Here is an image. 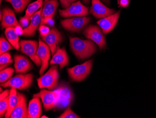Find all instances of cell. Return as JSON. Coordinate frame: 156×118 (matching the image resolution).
<instances>
[{
    "label": "cell",
    "mask_w": 156,
    "mask_h": 118,
    "mask_svg": "<svg viewBox=\"0 0 156 118\" xmlns=\"http://www.w3.org/2000/svg\"><path fill=\"white\" fill-rule=\"evenodd\" d=\"M70 47L76 57L80 59L89 58L97 51V47L90 40H83L79 38H69Z\"/></svg>",
    "instance_id": "6da1fadb"
},
{
    "label": "cell",
    "mask_w": 156,
    "mask_h": 118,
    "mask_svg": "<svg viewBox=\"0 0 156 118\" xmlns=\"http://www.w3.org/2000/svg\"><path fill=\"white\" fill-rule=\"evenodd\" d=\"M59 74L58 67L53 66L47 73L37 79L38 87L40 89L53 90L57 87L58 83Z\"/></svg>",
    "instance_id": "7a4b0ae2"
},
{
    "label": "cell",
    "mask_w": 156,
    "mask_h": 118,
    "mask_svg": "<svg viewBox=\"0 0 156 118\" xmlns=\"http://www.w3.org/2000/svg\"><path fill=\"white\" fill-rule=\"evenodd\" d=\"M33 80V75L31 74H20L2 83L1 86L4 88L10 87L20 90L26 89L31 86Z\"/></svg>",
    "instance_id": "3957f363"
},
{
    "label": "cell",
    "mask_w": 156,
    "mask_h": 118,
    "mask_svg": "<svg viewBox=\"0 0 156 118\" xmlns=\"http://www.w3.org/2000/svg\"><path fill=\"white\" fill-rule=\"evenodd\" d=\"M93 66V60L86 62L81 65H77L67 69L69 77L73 81L81 82L89 74Z\"/></svg>",
    "instance_id": "277c9868"
},
{
    "label": "cell",
    "mask_w": 156,
    "mask_h": 118,
    "mask_svg": "<svg viewBox=\"0 0 156 118\" xmlns=\"http://www.w3.org/2000/svg\"><path fill=\"white\" fill-rule=\"evenodd\" d=\"M39 43L37 40H21L20 41L21 51L30 58L37 67L42 65V62L37 54Z\"/></svg>",
    "instance_id": "5b68a950"
},
{
    "label": "cell",
    "mask_w": 156,
    "mask_h": 118,
    "mask_svg": "<svg viewBox=\"0 0 156 118\" xmlns=\"http://www.w3.org/2000/svg\"><path fill=\"white\" fill-rule=\"evenodd\" d=\"M101 31L98 26L91 25L87 26L83 31L84 36L97 44L100 50H102L106 45V38Z\"/></svg>",
    "instance_id": "8992f818"
},
{
    "label": "cell",
    "mask_w": 156,
    "mask_h": 118,
    "mask_svg": "<svg viewBox=\"0 0 156 118\" xmlns=\"http://www.w3.org/2000/svg\"><path fill=\"white\" fill-rule=\"evenodd\" d=\"M90 17H73L62 20L61 25L66 30L71 32H79L87 25L90 21Z\"/></svg>",
    "instance_id": "52a82bcc"
},
{
    "label": "cell",
    "mask_w": 156,
    "mask_h": 118,
    "mask_svg": "<svg viewBox=\"0 0 156 118\" xmlns=\"http://www.w3.org/2000/svg\"><path fill=\"white\" fill-rule=\"evenodd\" d=\"M88 13V8L84 6L79 1L72 3L66 9L59 10V15L63 17H83L87 16Z\"/></svg>",
    "instance_id": "ba28073f"
},
{
    "label": "cell",
    "mask_w": 156,
    "mask_h": 118,
    "mask_svg": "<svg viewBox=\"0 0 156 118\" xmlns=\"http://www.w3.org/2000/svg\"><path fill=\"white\" fill-rule=\"evenodd\" d=\"M33 97L41 98L45 111H48L56 106L58 95L56 91H49L44 89L41 90L39 93L35 94Z\"/></svg>",
    "instance_id": "9c48e42d"
},
{
    "label": "cell",
    "mask_w": 156,
    "mask_h": 118,
    "mask_svg": "<svg viewBox=\"0 0 156 118\" xmlns=\"http://www.w3.org/2000/svg\"><path fill=\"white\" fill-rule=\"evenodd\" d=\"M89 12L95 18L102 19L114 14L115 11L106 7L100 0H92V6Z\"/></svg>",
    "instance_id": "30bf717a"
},
{
    "label": "cell",
    "mask_w": 156,
    "mask_h": 118,
    "mask_svg": "<svg viewBox=\"0 0 156 118\" xmlns=\"http://www.w3.org/2000/svg\"><path fill=\"white\" fill-rule=\"evenodd\" d=\"M41 38L50 48L52 55L55 53L58 44L61 43L63 39L60 32L55 27H52L48 34L41 36Z\"/></svg>",
    "instance_id": "8fae6325"
},
{
    "label": "cell",
    "mask_w": 156,
    "mask_h": 118,
    "mask_svg": "<svg viewBox=\"0 0 156 118\" xmlns=\"http://www.w3.org/2000/svg\"><path fill=\"white\" fill-rule=\"evenodd\" d=\"M39 45L37 54L42 62V65L39 70V74L42 75L49 65V61L51 58V50L48 45L39 39Z\"/></svg>",
    "instance_id": "7c38bea8"
},
{
    "label": "cell",
    "mask_w": 156,
    "mask_h": 118,
    "mask_svg": "<svg viewBox=\"0 0 156 118\" xmlns=\"http://www.w3.org/2000/svg\"><path fill=\"white\" fill-rule=\"evenodd\" d=\"M18 102L16 107L10 115V118H28V109L27 107V101L25 95L17 92Z\"/></svg>",
    "instance_id": "4fadbf2b"
},
{
    "label": "cell",
    "mask_w": 156,
    "mask_h": 118,
    "mask_svg": "<svg viewBox=\"0 0 156 118\" xmlns=\"http://www.w3.org/2000/svg\"><path fill=\"white\" fill-rule=\"evenodd\" d=\"M58 6L57 0H44L41 13V22L40 25H45L49 18H52Z\"/></svg>",
    "instance_id": "5bb4252c"
},
{
    "label": "cell",
    "mask_w": 156,
    "mask_h": 118,
    "mask_svg": "<svg viewBox=\"0 0 156 118\" xmlns=\"http://www.w3.org/2000/svg\"><path fill=\"white\" fill-rule=\"evenodd\" d=\"M120 14V11H119L112 15L102 18L97 21V24L104 34L109 33L114 29L118 22Z\"/></svg>",
    "instance_id": "9a60e30c"
},
{
    "label": "cell",
    "mask_w": 156,
    "mask_h": 118,
    "mask_svg": "<svg viewBox=\"0 0 156 118\" xmlns=\"http://www.w3.org/2000/svg\"><path fill=\"white\" fill-rule=\"evenodd\" d=\"M2 13V29H6L8 27H16L21 26L19 23L14 11L11 9L5 8L3 9Z\"/></svg>",
    "instance_id": "2e32d148"
},
{
    "label": "cell",
    "mask_w": 156,
    "mask_h": 118,
    "mask_svg": "<svg viewBox=\"0 0 156 118\" xmlns=\"http://www.w3.org/2000/svg\"><path fill=\"white\" fill-rule=\"evenodd\" d=\"M14 67L16 73L25 74L32 68V64L27 58L22 55L14 57Z\"/></svg>",
    "instance_id": "e0dca14e"
},
{
    "label": "cell",
    "mask_w": 156,
    "mask_h": 118,
    "mask_svg": "<svg viewBox=\"0 0 156 118\" xmlns=\"http://www.w3.org/2000/svg\"><path fill=\"white\" fill-rule=\"evenodd\" d=\"M42 7L33 15L30 19L29 25L23 30V35L24 36H34L37 29L40 25L41 22V13Z\"/></svg>",
    "instance_id": "ac0fdd59"
},
{
    "label": "cell",
    "mask_w": 156,
    "mask_h": 118,
    "mask_svg": "<svg viewBox=\"0 0 156 118\" xmlns=\"http://www.w3.org/2000/svg\"><path fill=\"white\" fill-rule=\"evenodd\" d=\"M69 57L65 48L58 47L56 52L50 61L51 65H58L59 68L62 69L69 64Z\"/></svg>",
    "instance_id": "d6986e66"
},
{
    "label": "cell",
    "mask_w": 156,
    "mask_h": 118,
    "mask_svg": "<svg viewBox=\"0 0 156 118\" xmlns=\"http://www.w3.org/2000/svg\"><path fill=\"white\" fill-rule=\"evenodd\" d=\"M42 112L41 104L39 97H34L30 100L28 106V118H40Z\"/></svg>",
    "instance_id": "ffe728a7"
},
{
    "label": "cell",
    "mask_w": 156,
    "mask_h": 118,
    "mask_svg": "<svg viewBox=\"0 0 156 118\" xmlns=\"http://www.w3.org/2000/svg\"><path fill=\"white\" fill-rule=\"evenodd\" d=\"M5 34L8 40L14 48L18 51L20 47V42L19 36L16 31L15 27H10L5 29Z\"/></svg>",
    "instance_id": "44dd1931"
},
{
    "label": "cell",
    "mask_w": 156,
    "mask_h": 118,
    "mask_svg": "<svg viewBox=\"0 0 156 118\" xmlns=\"http://www.w3.org/2000/svg\"><path fill=\"white\" fill-rule=\"evenodd\" d=\"M10 94L9 95V100L8 109L7 112L5 113V118H8L10 117L14 109L16 107L18 102V97L17 92L16 88H11Z\"/></svg>",
    "instance_id": "7402d4cb"
},
{
    "label": "cell",
    "mask_w": 156,
    "mask_h": 118,
    "mask_svg": "<svg viewBox=\"0 0 156 118\" xmlns=\"http://www.w3.org/2000/svg\"><path fill=\"white\" fill-rule=\"evenodd\" d=\"M43 2L44 0H37L28 5L24 17L30 21V19L33 15L42 8Z\"/></svg>",
    "instance_id": "603a6c76"
},
{
    "label": "cell",
    "mask_w": 156,
    "mask_h": 118,
    "mask_svg": "<svg viewBox=\"0 0 156 118\" xmlns=\"http://www.w3.org/2000/svg\"><path fill=\"white\" fill-rule=\"evenodd\" d=\"M5 1L12 5L16 13H20L24 10L31 0H5Z\"/></svg>",
    "instance_id": "cb8c5ba5"
},
{
    "label": "cell",
    "mask_w": 156,
    "mask_h": 118,
    "mask_svg": "<svg viewBox=\"0 0 156 118\" xmlns=\"http://www.w3.org/2000/svg\"><path fill=\"white\" fill-rule=\"evenodd\" d=\"M14 69L12 67L6 68L0 72V82L3 83L8 81L13 75Z\"/></svg>",
    "instance_id": "d4e9b609"
},
{
    "label": "cell",
    "mask_w": 156,
    "mask_h": 118,
    "mask_svg": "<svg viewBox=\"0 0 156 118\" xmlns=\"http://www.w3.org/2000/svg\"><path fill=\"white\" fill-rule=\"evenodd\" d=\"M14 47L12 45L8 40H7L4 37H1L0 39V55H1L7 51L13 50Z\"/></svg>",
    "instance_id": "484cf974"
},
{
    "label": "cell",
    "mask_w": 156,
    "mask_h": 118,
    "mask_svg": "<svg viewBox=\"0 0 156 118\" xmlns=\"http://www.w3.org/2000/svg\"><path fill=\"white\" fill-rule=\"evenodd\" d=\"M9 100V96L7 97L5 99L2 100L0 102V116L2 118L4 114L7 112L8 109Z\"/></svg>",
    "instance_id": "4316f807"
},
{
    "label": "cell",
    "mask_w": 156,
    "mask_h": 118,
    "mask_svg": "<svg viewBox=\"0 0 156 118\" xmlns=\"http://www.w3.org/2000/svg\"><path fill=\"white\" fill-rule=\"evenodd\" d=\"M12 62H13V60L11 59V55L9 54V53L5 52L1 55L0 65L10 64Z\"/></svg>",
    "instance_id": "83f0119b"
},
{
    "label": "cell",
    "mask_w": 156,
    "mask_h": 118,
    "mask_svg": "<svg viewBox=\"0 0 156 118\" xmlns=\"http://www.w3.org/2000/svg\"><path fill=\"white\" fill-rule=\"evenodd\" d=\"M59 118H79L80 116L75 114L70 107H68L64 112H63L59 117Z\"/></svg>",
    "instance_id": "f1b7e54d"
},
{
    "label": "cell",
    "mask_w": 156,
    "mask_h": 118,
    "mask_svg": "<svg viewBox=\"0 0 156 118\" xmlns=\"http://www.w3.org/2000/svg\"><path fill=\"white\" fill-rule=\"evenodd\" d=\"M50 31V30L49 27L45 25H43L39 26V32L41 36H44L48 34Z\"/></svg>",
    "instance_id": "f546056e"
},
{
    "label": "cell",
    "mask_w": 156,
    "mask_h": 118,
    "mask_svg": "<svg viewBox=\"0 0 156 118\" xmlns=\"http://www.w3.org/2000/svg\"><path fill=\"white\" fill-rule=\"evenodd\" d=\"M79 0H59L61 6L64 9H66L68 8L72 3L76 2Z\"/></svg>",
    "instance_id": "4dcf8cb0"
},
{
    "label": "cell",
    "mask_w": 156,
    "mask_h": 118,
    "mask_svg": "<svg viewBox=\"0 0 156 118\" xmlns=\"http://www.w3.org/2000/svg\"><path fill=\"white\" fill-rule=\"evenodd\" d=\"M10 92V90H9L6 89L5 90V91L2 92V93H1V94H0V101L3 100L7 97L9 96Z\"/></svg>",
    "instance_id": "1f68e13d"
},
{
    "label": "cell",
    "mask_w": 156,
    "mask_h": 118,
    "mask_svg": "<svg viewBox=\"0 0 156 118\" xmlns=\"http://www.w3.org/2000/svg\"><path fill=\"white\" fill-rule=\"evenodd\" d=\"M30 20L24 17H22L20 20V24L22 27H26L29 23Z\"/></svg>",
    "instance_id": "d6a6232c"
},
{
    "label": "cell",
    "mask_w": 156,
    "mask_h": 118,
    "mask_svg": "<svg viewBox=\"0 0 156 118\" xmlns=\"http://www.w3.org/2000/svg\"><path fill=\"white\" fill-rule=\"evenodd\" d=\"M129 0H118V4L122 7H127L129 4Z\"/></svg>",
    "instance_id": "836d02e7"
},
{
    "label": "cell",
    "mask_w": 156,
    "mask_h": 118,
    "mask_svg": "<svg viewBox=\"0 0 156 118\" xmlns=\"http://www.w3.org/2000/svg\"><path fill=\"white\" fill-rule=\"evenodd\" d=\"M45 24L48 25H50V26H54V21L53 20V18H51L48 19V20L46 21V23H45Z\"/></svg>",
    "instance_id": "e575fe53"
},
{
    "label": "cell",
    "mask_w": 156,
    "mask_h": 118,
    "mask_svg": "<svg viewBox=\"0 0 156 118\" xmlns=\"http://www.w3.org/2000/svg\"><path fill=\"white\" fill-rule=\"evenodd\" d=\"M9 65V64H3V65H1V67H0V70L1 71L3 70L4 69L6 68Z\"/></svg>",
    "instance_id": "d590c367"
},
{
    "label": "cell",
    "mask_w": 156,
    "mask_h": 118,
    "mask_svg": "<svg viewBox=\"0 0 156 118\" xmlns=\"http://www.w3.org/2000/svg\"><path fill=\"white\" fill-rule=\"evenodd\" d=\"M83 2L85 4H87L89 3L90 0H83Z\"/></svg>",
    "instance_id": "8d00e7d4"
},
{
    "label": "cell",
    "mask_w": 156,
    "mask_h": 118,
    "mask_svg": "<svg viewBox=\"0 0 156 118\" xmlns=\"http://www.w3.org/2000/svg\"><path fill=\"white\" fill-rule=\"evenodd\" d=\"M102 1L104 2H106V3H108L109 2V0H102Z\"/></svg>",
    "instance_id": "74e56055"
},
{
    "label": "cell",
    "mask_w": 156,
    "mask_h": 118,
    "mask_svg": "<svg viewBox=\"0 0 156 118\" xmlns=\"http://www.w3.org/2000/svg\"><path fill=\"white\" fill-rule=\"evenodd\" d=\"M41 118H48V117H47V116H42V117H41Z\"/></svg>",
    "instance_id": "f35d334b"
},
{
    "label": "cell",
    "mask_w": 156,
    "mask_h": 118,
    "mask_svg": "<svg viewBox=\"0 0 156 118\" xmlns=\"http://www.w3.org/2000/svg\"><path fill=\"white\" fill-rule=\"evenodd\" d=\"M2 88H1V93H2Z\"/></svg>",
    "instance_id": "ab89813d"
},
{
    "label": "cell",
    "mask_w": 156,
    "mask_h": 118,
    "mask_svg": "<svg viewBox=\"0 0 156 118\" xmlns=\"http://www.w3.org/2000/svg\"><path fill=\"white\" fill-rule=\"evenodd\" d=\"M0 1H1V3L2 1V0H0Z\"/></svg>",
    "instance_id": "60d3db41"
}]
</instances>
